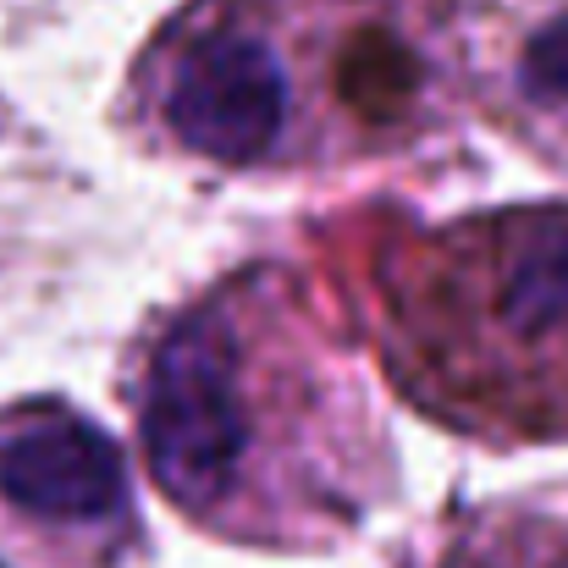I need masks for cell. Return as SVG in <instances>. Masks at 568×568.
<instances>
[{
  "label": "cell",
  "mask_w": 568,
  "mask_h": 568,
  "mask_svg": "<svg viewBox=\"0 0 568 568\" xmlns=\"http://www.w3.org/2000/svg\"><path fill=\"white\" fill-rule=\"evenodd\" d=\"M128 397L155 491L215 541L326 552L397 491L365 365L287 265H243L172 310Z\"/></svg>",
  "instance_id": "obj_1"
},
{
  "label": "cell",
  "mask_w": 568,
  "mask_h": 568,
  "mask_svg": "<svg viewBox=\"0 0 568 568\" xmlns=\"http://www.w3.org/2000/svg\"><path fill=\"white\" fill-rule=\"evenodd\" d=\"M453 0H183L122 111L150 150L215 172H348L453 122Z\"/></svg>",
  "instance_id": "obj_2"
},
{
  "label": "cell",
  "mask_w": 568,
  "mask_h": 568,
  "mask_svg": "<svg viewBox=\"0 0 568 568\" xmlns=\"http://www.w3.org/2000/svg\"><path fill=\"white\" fill-rule=\"evenodd\" d=\"M371 348L386 386L464 442H568V204H497L381 237Z\"/></svg>",
  "instance_id": "obj_3"
},
{
  "label": "cell",
  "mask_w": 568,
  "mask_h": 568,
  "mask_svg": "<svg viewBox=\"0 0 568 568\" xmlns=\"http://www.w3.org/2000/svg\"><path fill=\"white\" fill-rule=\"evenodd\" d=\"M122 447L61 397L0 408V541L33 568H122L139 547Z\"/></svg>",
  "instance_id": "obj_4"
},
{
  "label": "cell",
  "mask_w": 568,
  "mask_h": 568,
  "mask_svg": "<svg viewBox=\"0 0 568 568\" xmlns=\"http://www.w3.org/2000/svg\"><path fill=\"white\" fill-rule=\"evenodd\" d=\"M486 100L530 150L568 166V0L503 17Z\"/></svg>",
  "instance_id": "obj_5"
},
{
  "label": "cell",
  "mask_w": 568,
  "mask_h": 568,
  "mask_svg": "<svg viewBox=\"0 0 568 568\" xmlns=\"http://www.w3.org/2000/svg\"><path fill=\"white\" fill-rule=\"evenodd\" d=\"M430 568H568V508L497 503L464 514Z\"/></svg>",
  "instance_id": "obj_6"
}]
</instances>
